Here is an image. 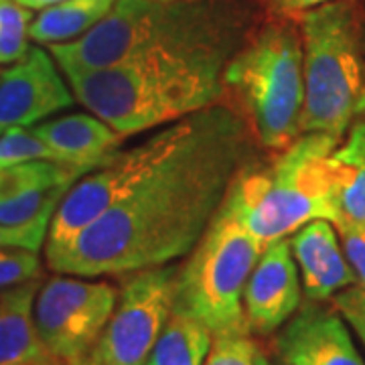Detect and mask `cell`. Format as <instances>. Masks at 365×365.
I'll return each mask as SVG.
<instances>
[{"mask_svg":"<svg viewBox=\"0 0 365 365\" xmlns=\"http://www.w3.org/2000/svg\"><path fill=\"white\" fill-rule=\"evenodd\" d=\"M158 2H181V0H158Z\"/></svg>","mask_w":365,"mask_h":365,"instance_id":"obj_31","label":"cell"},{"mask_svg":"<svg viewBox=\"0 0 365 365\" xmlns=\"http://www.w3.org/2000/svg\"><path fill=\"white\" fill-rule=\"evenodd\" d=\"M16 2H21L23 6L31 9V11H43V9L53 6V4H57L61 0H16Z\"/></svg>","mask_w":365,"mask_h":365,"instance_id":"obj_29","label":"cell"},{"mask_svg":"<svg viewBox=\"0 0 365 365\" xmlns=\"http://www.w3.org/2000/svg\"><path fill=\"white\" fill-rule=\"evenodd\" d=\"M205 365H270L250 331L213 335Z\"/></svg>","mask_w":365,"mask_h":365,"instance_id":"obj_22","label":"cell"},{"mask_svg":"<svg viewBox=\"0 0 365 365\" xmlns=\"http://www.w3.org/2000/svg\"><path fill=\"white\" fill-rule=\"evenodd\" d=\"M118 300L108 280L57 274L41 282L35 297V327L43 345L63 365L88 361Z\"/></svg>","mask_w":365,"mask_h":365,"instance_id":"obj_9","label":"cell"},{"mask_svg":"<svg viewBox=\"0 0 365 365\" xmlns=\"http://www.w3.org/2000/svg\"><path fill=\"white\" fill-rule=\"evenodd\" d=\"M0 71H2V69H0Z\"/></svg>","mask_w":365,"mask_h":365,"instance_id":"obj_35","label":"cell"},{"mask_svg":"<svg viewBox=\"0 0 365 365\" xmlns=\"http://www.w3.org/2000/svg\"><path fill=\"white\" fill-rule=\"evenodd\" d=\"M230 55L157 51L118 66L63 73L76 102L122 136L163 128L220 104Z\"/></svg>","mask_w":365,"mask_h":365,"instance_id":"obj_2","label":"cell"},{"mask_svg":"<svg viewBox=\"0 0 365 365\" xmlns=\"http://www.w3.org/2000/svg\"><path fill=\"white\" fill-rule=\"evenodd\" d=\"M59 163L90 173L118 153L124 136L91 112L53 116L33 126Z\"/></svg>","mask_w":365,"mask_h":365,"instance_id":"obj_16","label":"cell"},{"mask_svg":"<svg viewBox=\"0 0 365 365\" xmlns=\"http://www.w3.org/2000/svg\"><path fill=\"white\" fill-rule=\"evenodd\" d=\"M39 280L0 292V365L59 364L43 345L35 327V297Z\"/></svg>","mask_w":365,"mask_h":365,"instance_id":"obj_17","label":"cell"},{"mask_svg":"<svg viewBox=\"0 0 365 365\" xmlns=\"http://www.w3.org/2000/svg\"><path fill=\"white\" fill-rule=\"evenodd\" d=\"M76 102L61 67L43 45H31L25 57L0 71V134L33 128Z\"/></svg>","mask_w":365,"mask_h":365,"instance_id":"obj_11","label":"cell"},{"mask_svg":"<svg viewBox=\"0 0 365 365\" xmlns=\"http://www.w3.org/2000/svg\"><path fill=\"white\" fill-rule=\"evenodd\" d=\"M86 170L57 160L0 167V222L26 223L59 205Z\"/></svg>","mask_w":365,"mask_h":365,"instance_id":"obj_15","label":"cell"},{"mask_svg":"<svg viewBox=\"0 0 365 365\" xmlns=\"http://www.w3.org/2000/svg\"><path fill=\"white\" fill-rule=\"evenodd\" d=\"M213 333L191 314L175 311L144 365H205Z\"/></svg>","mask_w":365,"mask_h":365,"instance_id":"obj_20","label":"cell"},{"mask_svg":"<svg viewBox=\"0 0 365 365\" xmlns=\"http://www.w3.org/2000/svg\"><path fill=\"white\" fill-rule=\"evenodd\" d=\"M266 6L270 9V13L278 16H292V14H304L313 9H319L329 2H337V0H264Z\"/></svg>","mask_w":365,"mask_h":365,"instance_id":"obj_28","label":"cell"},{"mask_svg":"<svg viewBox=\"0 0 365 365\" xmlns=\"http://www.w3.org/2000/svg\"><path fill=\"white\" fill-rule=\"evenodd\" d=\"M116 0H61L35 14L29 35L35 45L51 47L79 39L112 11Z\"/></svg>","mask_w":365,"mask_h":365,"instance_id":"obj_19","label":"cell"},{"mask_svg":"<svg viewBox=\"0 0 365 365\" xmlns=\"http://www.w3.org/2000/svg\"><path fill=\"white\" fill-rule=\"evenodd\" d=\"M337 222H365V116L357 118L329 157Z\"/></svg>","mask_w":365,"mask_h":365,"instance_id":"obj_18","label":"cell"},{"mask_svg":"<svg viewBox=\"0 0 365 365\" xmlns=\"http://www.w3.org/2000/svg\"><path fill=\"white\" fill-rule=\"evenodd\" d=\"M299 266L302 294L309 300H331L345 288L357 287V278L331 220H313L288 235Z\"/></svg>","mask_w":365,"mask_h":365,"instance_id":"obj_14","label":"cell"},{"mask_svg":"<svg viewBox=\"0 0 365 365\" xmlns=\"http://www.w3.org/2000/svg\"><path fill=\"white\" fill-rule=\"evenodd\" d=\"M205 112L207 110H201L193 116L163 126L157 134L148 136L130 150H118L104 165L81 175L53 211L45 256L66 248L91 222L126 199L177 153H181L203 126Z\"/></svg>","mask_w":365,"mask_h":365,"instance_id":"obj_8","label":"cell"},{"mask_svg":"<svg viewBox=\"0 0 365 365\" xmlns=\"http://www.w3.org/2000/svg\"><path fill=\"white\" fill-rule=\"evenodd\" d=\"M35 14L16 0H0V67L13 66L31 47L29 29Z\"/></svg>","mask_w":365,"mask_h":365,"instance_id":"obj_21","label":"cell"},{"mask_svg":"<svg viewBox=\"0 0 365 365\" xmlns=\"http://www.w3.org/2000/svg\"><path fill=\"white\" fill-rule=\"evenodd\" d=\"M179 266L165 264L120 276L114 313L88 361L144 365L175 309Z\"/></svg>","mask_w":365,"mask_h":365,"instance_id":"obj_10","label":"cell"},{"mask_svg":"<svg viewBox=\"0 0 365 365\" xmlns=\"http://www.w3.org/2000/svg\"><path fill=\"white\" fill-rule=\"evenodd\" d=\"M264 248L222 203L207 232L177 270L175 311L195 317L213 335L250 331L244 317V288Z\"/></svg>","mask_w":365,"mask_h":365,"instance_id":"obj_7","label":"cell"},{"mask_svg":"<svg viewBox=\"0 0 365 365\" xmlns=\"http://www.w3.org/2000/svg\"><path fill=\"white\" fill-rule=\"evenodd\" d=\"M81 365H100V364H91V361H83Z\"/></svg>","mask_w":365,"mask_h":365,"instance_id":"obj_32","label":"cell"},{"mask_svg":"<svg viewBox=\"0 0 365 365\" xmlns=\"http://www.w3.org/2000/svg\"><path fill=\"white\" fill-rule=\"evenodd\" d=\"M333 304L337 307L345 321L353 329V335L359 339L365 349V290L359 287H351L341 290L333 297Z\"/></svg>","mask_w":365,"mask_h":365,"instance_id":"obj_27","label":"cell"},{"mask_svg":"<svg viewBox=\"0 0 365 365\" xmlns=\"http://www.w3.org/2000/svg\"><path fill=\"white\" fill-rule=\"evenodd\" d=\"M43 276L39 252L25 248H0V290L21 287Z\"/></svg>","mask_w":365,"mask_h":365,"instance_id":"obj_24","label":"cell"},{"mask_svg":"<svg viewBox=\"0 0 365 365\" xmlns=\"http://www.w3.org/2000/svg\"><path fill=\"white\" fill-rule=\"evenodd\" d=\"M49 365H63V364H49Z\"/></svg>","mask_w":365,"mask_h":365,"instance_id":"obj_33","label":"cell"},{"mask_svg":"<svg viewBox=\"0 0 365 365\" xmlns=\"http://www.w3.org/2000/svg\"><path fill=\"white\" fill-rule=\"evenodd\" d=\"M302 304V284L288 237L270 242L244 288V317L252 335H274Z\"/></svg>","mask_w":365,"mask_h":365,"instance_id":"obj_13","label":"cell"},{"mask_svg":"<svg viewBox=\"0 0 365 365\" xmlns=\"http://www.w3.org/2000/svg\"><path fill=\"white\" fill-rule=\"evenodd\" d=\"M254 138L235 110L207 108L193 140L66 248L45 256L47 268L104 278L185 258L217 215L235 175L254 160Z\"/></svg>","mask_w":365,"mask_h":365,"instance_id":"obj_1","label":"cell"},{"mask_svg":"<svg viewBox=\"0 0 365 365\" xmlns=\"http://www.w3.org/2000/svg\"><path fill=\"white\" fill-rule=\"evenodd\" d=\"M339 138L300 134L268 165L254 160L235 175L223 201L264 246L288 237L313 220H331L339 213L329 157Z\"/></svg>","mask_w":365,"mask_h":365,"instance_id":"obj_4","label":"cell"},{"mask_svg":"<svg viewBox=\"0 0 365 365\" xmlns=\"http://www.w3.org/2000/svg\"><path fill=\"white\" fill-rule=\"evenodd\" d=\"M242 19L222 0H116L112 11L79 39L47 47L63 73L96 71L157 51L234 55Z\"/></svg>","mask_w":365,"mask_h":365,"instance_id":"obj_3","label":"cell"},{"mask_svg":"<svg viewBox=\"0 0 365 365\" xmlns=\"http://www.w3.org/2000/svg\"><path fill=\"white\" fill-rule=\"evenodd\" d=\"M280 365H284V364H280Z\"/></svg>","mask_w":365,"mask_h":365,"instance_id":"obj_34","label":"cell"},{"mask_svg":"<svg viewBox=\"0 0 365 365\" xmlns=\"http://www.w3.org/2000/svg\"><path fill=\"white\" fill-rule=\"evenodd\" d=\"M274 335L276 355L284 365H365L353 329L333 302L307 299Z\"/></svg>","mask_w":365,"mask_h":365,"instance_id":"obj_12","label":"cell"},{"mask_svg":"<svg viewBox=\"0 0 365 365\" xmlns=\"http://www.w3.org/2000/svg\"><path fill=\"white\" fill-rule=\"evenodd\" d=\"M223 88L237 100L256 140L284 150L300 136L304 102L300 29L276 21L244 41L223 69Z\"/></svg>","mask_w":365,"mask_h":365,"instance_id":"obj_6","label":"cell"},{"mask_svg":"<svg viewBox=\"0 0 365 365\" xmlns=\"http://www.w3.org/2000/svg\"><path fill=\"white\" fill-rule=\"evenodd\" d=\"M304 102L300 134L343 138L365 116V55L359 19L347 0L300 14Z\"/></svg>","mask_w":365,"mask_h":365,"instance_id":"obj_5","label":"cell"},{"mask_svg":"<svg viewBox=\"0 0 365 365\" xmlns=\"http://www.w3.org/2000/svg\"><path fill=\"white\" fill-rule=\"evenodd\" d=\"M53 211H43L35 220L26 223H2L0 222V248H25L41 252L47 242V232L51 223Z\"/></svg>","mask_w":365,"mask_h":365,"instance_id":"obj_25","label":"cell"},{"mask_svg":"<svg viewBox=\"0 0 365 365\" xmlns=\"http://www.w3.org/2000/svg\"><path fill=\"white\" fill-rule=\"evenodd\" d=\"M359 41H361V49L365 55V21H359Z\"/></svg>","mask_w":365,"mask_h":365,"instance_id":"obj_30","label":"cell"},{"mask_svg":"<svg viewBox=\"0 0 365 365\" xmlns=\"http://www.w3.org/2000/svg\"><path fill=\"white\" fill-rule=\"evenodd\" d=\"M33 160H57L51 148L41 140L33 128H11L0 134V167Z\"/></svg>","mask_w":365,"mask_h":365,"instance_id":"obj_23","label":"cell"},{"mask_svg":"<svg viewBox=\"0 0 365 365\" xmlns=\"http://www.w3.org/2000/svg\"><path fill=\"white\" fill-rule=\"evenodd\" d=\"M341 235V244L351 264L357 287L365 290V222L335 223Z\"/></svg>","mask_w":365,"mask_h":365,"instance_id":"obj_26","label":"cell"}]
</instances>
